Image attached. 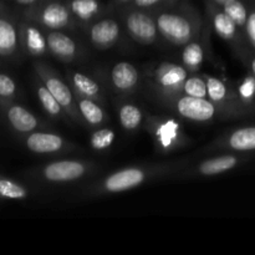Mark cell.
Returning <instances> with one entry per match:
<instances>
[{
  "label": "cell",
  "instance_id": "e575fe53",
  "mask_svg": "<svg viewBox=\"0 0 255 255\" xmlns=\"http://www.w3.org/2000/svg\"><path fill=\"white\" fill-rule=\"evenodd\" d=\"M251 69H252V72H253V76L255 77V57H253L251 61Z\"/></svg>",
  "mask_w": 255,
  "mask_h": 255
},
{
  "label": "cell",
  "instance_id": "8992f818",
  "mask_svg": "<svg viewBox=\"0 0 255 255\" xmlns=\"http://www.w3.org/2000/svg\"><path fill=\"white\" fill-rule=\"evenodd\" d=\"M89 164L81 161L64 159L49 163L42 171L44 178L54 183H65L82 178L89 172Z\"/></svg>",
  "mask_w": 255,
  "mask_h": 255
},
{
  "label": "cell",
  "instance_id": "1f68e13d",
  "mask_svg": "<svg viewBox=\"0 0 255 255\" xmlns=\"http://www.w3.org/2000/svg\"><path fill=\"white\" fill-rule=\"evenodd\" d=\"M246 31L248 35V40L252 46L255 49V10L248 15V20L246 24Z\"/></svg>",
  "mask_w": 255,
  "mask_h": 255
},
{
  "label": "cell",
  "instance_id": "6da1fadb",
  "mask_svg": "<svg viewBox=\"0 0 255 255\" xmlns=\"http://www.w3.org/2000/svg\"><path fill=\"white\" fill-rule=\"evenodd\" d=\"M173 107L182 117L196 122L212 121L217 115L228 116L222 107L208 97H192L184 95L179 99H173Z\"/></svg>",
  "mask_w": 255,
  "mask_h": 255
},
{
  "label": "cell",
  "instance_id": "d4e9b609",
  "mask_svg": "<svg viewBox=\"0 0 255 255\" xmlns=\"http://www.w3.org/2000/svg\"><path fill=\"white\" fill-rule=\"evenodd\" d=\"M182 91L192 97H208V87L206 79L199 76H189L184 80Z\"/></svg>",
  "mask_w": 255,
  "mask_h": 255
},
{
  "label": "cell",
  "instance_id": "2e32d148",
  "mask_svg": "<svg viewBox=\"0 0 255 255\" xmlns=\"http://www.w3.org/2000/svg\"><path fill=\"white\" fill-rule=\"evenodd\" d=\"M7 119H9L11 126L19 132L34 131L39 125L36 117L31 112H29L24 107L17 106V105L10 107L7 111Z\"/></svg>",
  "mask_w": 255,
  "mask_h": 255
},
{
  "label": "cell",
  "instance_id": "f1b7e54d",
  "mask_svg": "<svg viewBox=\"0 0 255 255\" xmlns=\"http://www.w3.org/2000/svg\"><path fill=\"white\" fill-rule=\"evenodd\" d=\"M0 196L10 199H21L27 196L26 189L7 179H0Z\"/></svg>",
  "mask_w": 255,
  "mask_h": 255
},
{
  "label": "cell",
  "instance_id": "9a60e30c",
  "mask_svg": "<svg viewBox=\"0 0 255 255\" xmlns=\"http://www.w3.org/2000/svg\"><path fill=\"white\" fill-rule=\"evenodd\" d=\"M154 136L158 142V146L164 149H169L179 143L182 134L179 125L168 120V121L159 122L157 126H154Z\"/></svg>",
  "mask_w": 255,
  "mask_h": 255
},
{
  "label": "cell",
  "instance_id": "ac0fdd59",
  "mask_svg": "<svg viewBox=\"0 0 255 255\" xmlns=\"http://www.w3.org/2000/svg\"><path fill=\"white\" fill-rule=\"evenodd\" d=\"M72 86L76 90L77 95L80 96L92 99L95 101L102 100V92L99 84L95 82L91 77L81 74V72H72L71 74Z\"/></svg>",
  "mask_w": 255,
  "mask_h": 255
},
{
  "label": "cell",
  "instance_id": "4fadbf2b",
  "mask_svg": "<svg viewBox=\"0 0 255 255\" xmlns=\"http://www.w3.org/2000/svg\"><path fill=\"white\" fill-rule=\"evenodd\" d=\"M40 19L42 24L50 29H62L70 22V11L64 4L50 2L42 9Z\"/></svg>",
  "mask_w": 255,
  "mask_h": 255
},
{
  "label": "cell",
  "instance_id": "5b68a950",
  "mask_svg": "<svg viewBox=\"0 0 255 255\" xmlns=\"http://www.w3.org/2000/svg\"><path fill=\"white\" fill-rule=\"evenodd\" d=\"M188 77L187 67L179 66L173 62H163L156 69L153 75L154 84L167 96H174L182 91L184 80Z\"/></svg>",
  "mask_w": 255,
  "mask_h": 255
},
{
  "label": "cell",
  "instance_id": "ffe728a7",
  "mask_svg": "<svg viewBox=\"0 0 255 255\" xmlns=\"http://www.w3.org/2000/svg\"><path fill=\"white\" fill-rule=\"evenodd\" d=\"M17 35L14 25L5 19H0V55H9L16 47Z\"/></svg>",
  "mask_w": 255,
  "mask_h": 255
},
{
  "label": "cell",
  "instance_id": "d590c367",
  "mask_svg": "<svg viewBox=\"0 0 255 255\" xmlns=\"http://www.w3.org/2000/svg\"><path fill=\"white\" fill-rule=\"evenodd\" d=\"M19 2H22V4H30V2H34L35 0H17Z\"/></svg>",
  "mask_w": 255,
  "mask_h": 255
},
{
  "label": "cell",
  "instance_id": "52a82bcc",
  "mask_svg": "<svg viewBox=\"0 0 255 255\" xmlns=\"http://www.w3.org/2000/svg\"><path fill=\"white\" fill-rule=\"evenodd\" d=\"M126 27L134 40L143 44L153 42L157 37V22L149 15L141 11H132L126 17Z\"/></svg>",
  "mask_w": 255,
  "mask_h": 255
},
{
  "label": "cell",
  "instance_id": "e0dca14e",
  "mask_svg": "<svg viewBox=\"0 0 255 255\" xmlns=\"http://www.w3.org/2000/svg\"><path fill=\"white\" fill-rule=\"evenodd\" d=\"M76 100L81 117L87 124L91 126H99V125L104 124L106 120V115L95 100L87 99V97L80 96V95H77Z\"/></svg>",
  "mask_w": 255,
  "mask_h": 255
},
{
  "label": "cell",
  "instance_id": "603a6c76",
  "mask_svg": "<svg viewBox=\"0 0 255 255\" xmlns=\"http://www.w3.org/2000/svg\"><path fill=\"white\" fill-rule=\"evenodd\" d=\"M25 42H26L27 50L36 56L45 54L47 49L46 37L41 34L39 29L34 26H27L25 30Z\"/></svg>",
  "mask_w": 255,
  "mask_h": 255
},
{
  "label": "cell",
  "instance_id": "44dd1931",
  "mask_svg": "<svg viewBox=\"0 0 255 255\" xmlns=\"http://www.w3.org/2000/svg\"><path fill=\"white\" fill-rule=\"evenodd\" d=\"M120 124L127 131H133L137 127H139L142 122V115L141 109L133 104H126L120 109L119 112Z\"/></svg>",
  "mask_w": 255,
  "mask_h": 255
},
{
  "label": "cell",
  "instance_id": "d6986e66",
  "mask_svg": "<svg viewBox=\"0 0 255 255\" xmlns=\"http://www.w3.org/2000/svg\"><path fill=\"white\" fill-rule=\"evenodd\" d=\"M213 26L216 32L224 40H234L237 37L238 25L231 19L226 11H216L213 14Z\"/></svg>",
  "mask_w": 255,
  "mask_h": 255
},
{
  "label": "cell",
  "instance_id": "30bf717a",
  "mask_svg": "<svg viewBox=\"0 0 255 255\" xmlns=\"http://www.w3.org/2000/svg\"><path fill=\"white\" fill-rule=\"evenodd\" d=\"M138 80V71L131 62H117L111 71L112 84H114L115 89L121 92H128L133 90Z\"/></svg>",
  "mask_w": 255,
  "mask_h": 255
},
{
  "label": "cell",
  "instance_id": "d6a6232c",
  "mask_svg": "<svg viewBox=\"0 0 255 255\" xmlns=\"http://www.w3.org/2000/svg\"><path fill=\"white\" fill-rule=\"evenodd\" d=\"M134 4L138 5V6H152V5L157 4V2H159L161 0H133Z\"/></svg>",
  "mask_w": 255,
  "mask_h": 255
},
{
  "label": "cell",
  "instance_id": "8d00e7d4",
  "mask_svg": "<svg viewBox=\"0 0 255 255\" xmlns=\"http://www.w3.org/2000/svg\"><path fill=\"white\" fill-rule=\"evenodd\" d=\"M122 1H127V0H122Z\"/></svg>",
  "mask_w": 255,
  "mask_h": 255
},
{
  "label": "cell",
  "instance_id": "f546056e",
  "mask_svg": "<svg viewBox=\"0 0 255 255\" xmlns=\"http://www.w3.org/2000/svg\"><path fill=\"white\" fill-rule=\"evenodd\" d=\"M238 95L243 101L248 104H253V99L255 96V77L248 76L246 77L238 89Z\"/></svg>",
  "mask_w": 255,
  "mask_h": 255
},
{
  "label": "cell",
  "instance_id": "484cf974",
  "mask_svg": "<svg viewBox=\"0 0 255 255\" xmlns=\"http://www.w3.org/2000/svg\"><path fill=\"white\" fill-rule=\"evenodd\" d=\"M71 11L82 20H89L99 11L97 0H72Z\"/></svg>",
  "mask_w": 255,
  "mask_h": 255
},
{
  "label": "cell",
  "instance_id": "4316f807",
  "mask_svg": "<svg viewBox=\"0 0 255 255\" xmlns=\"http://www.w3.org/2000/svg\"><path fill=\"white\" fill-rule=\"evenodd\" d=\"M223 10L238 26H246L249 14L243 2H241L239 0H233V1L224 5Z\"/></svg>",
  "mask_w": 255,
  "mask_h": 255
},
{
  "label": "cell",
  "instance_id": "836d02e7",
  "mask_svg": "<svg viewBox=\"0 0 255 255\" xmlns=\"http://www.w3.org/2000/svg\"><path fill=\"white\" fill-rule=\"evenodd\" d=\"M214 2H217V4H219V5H226V4H228V2H231V1H233V0H213Z\"/></svg>",
  "mask_w": 255,
  "mask_h": 255
},
{
  "label": "cell",
  "instance_id": "9c48e42d",
  "mask_svg": "<svg viewBox=\"0 0 255 255\" xmlns=\"http://www.w3.org/2000/svg\"><path fill=\"white\" fill-rule=\"evenodd\" d=\"M27 148L35 153H56L66 147V142L61 136L46 132H35L26 139Z\"/></svg>",
  "mask_w": 255,
  "mask_h": 255
},
{
  "label": "cell",
  "instance_id": "3957f363",
  "mask_svg": "<svg viewBox=\"0 0 255 255\" xmlns=\"http://www.w3.org/2000/svg\"><path fill=\"white\" fill-rule=\"evenodd\" d=\"M37 71H39L40 76L44 81V85L54 95L55 99L59 101L64 111L76 121H81V114L79 111V106H76V104H75V97L71 89L59 76H56L54 72L47 70L42 65L37 67Z\"/></svg>",
  "mask_w": 255,
  "mask_h": 255
},
{
  "label": "cell",
  "instance_id": "277c9868",
  "mask_svg": "<svg viewBox=\"0 0 255 255\" xmlns=\"http://www.w3.org/2000/svg\"><path fill=\"white\" fill-rule=\"evenodd\" d=\"M148 177V169L141 167H129L110 174L102 183V188L109 193H120L141 186Z\"/></svg>",
  "mask_w": 255,
  "mask_h": 255
},
{
  "label": "cell",
  "instance_id": "83f0119b",
  "mask_svg": "<svg viewBox=\"0 0 255 255\" xmlns=\"http://www.w3.org/2000/svg\"><path fill=\"white\" fill-rule=\"evenodd\" d=\"M115 139V132L109 128H102L95 132L91 137V147L97 151L107 149Z\"/></svg>",
  "mask_w": 255,
  "mask_h": 255
},
{
  "label": "cell",
  "instance_id": "7c38bea8",
  "mask_svg": "<svg viewBox=\"0 0 255 255\" xmlns=\"http://www.w3.org/2000/svg\"><path fill=\"white\" fill-rule=\"evenodd\" d=\"M222 144L224 148L233 149V151H255V126L236 129L227 136Z\"/></svg>",
  "mask_w": 255,
  "mask_h": 255
},
{
  "label": "cell",
  "instance_id": "7a4b0ae2",
  "mask_svg": "<svg viewBox=\"0 0 255 255\" xmlns=\"http://www.w3.org/2000/svg\"><path fill=\"white\" fill-rule=\"evenodd\" d=\"M158 31L174 45H186L194 35L192 20L177 12H162L156 19Z\"/></svg>",
  "mask_w": 255,
  "mask_h": 255
},
{
  "label": "cell",
  "instance_id": "cb8c5ba5",
  "mask_svg": "<svg viewBox=\"0 0 255 255\" xmlns=\"http://www.w3.org/2000/svg\"><path fill=\"white\" fill-rule=\"evenodd\" d=\"M37 96H39V100L40 102H41L44 110L50 115V116H61L64 109H62L61 105L59 104V101L55 99L54 95L49 91V89H47L45 85H40V86L37 87Z\"/></svg>",
  "mask_w": 255,
  "mask_h": 255
},
{
  "label": "cell",
  "instance_id": "8fae6325",
  "mask_svg": "<svg viewBox=\"0 0 255 255\" xmlns=\"http://www.w3.org/2000/svg\"><path fill=\"white\" fill-rule=\"evenodd\" d=\"M47 47L56 57L61 60H72L77 54V45L66 34L51 31L46 35Z\"/></svg>",
  "mask_w": 255,
  "mask_h": 255
},
{
  "label": "cell",
  "instance_id": "7402d4cb",
  "mask_svg": "<svg viewBox=\"0 0 255 255\" xmlns=\"http://www.w3.org/2000/svg\"><path fill=\"white\" fill-rule=\"evenodd\" d=\"M182 60H183L184 66L188 70L196 71L202 66L204 60L203 47L199 42H188L182 54Z\"/></svg>",
  "mask_w": 255,
  "mask_h": 255
},
{
  "label": "cell",
  "instance_id": "5bb4252c",
  "mask_svg": "<svg viewBox=\"0 0 255 255\" xmlns=\"http://www.w3.org/2000/svg\"><path fill=\"white\" fill-rule=\"evenodd\" d=\"M238 163V157L233 156V154H224V156L216 157V158L207 159V161L202 162L197 171L202 176H216V174L231 171L234 167H237Z\"/></svg>",
  "mask_w": 255,
  "mask_h": 255
},
{
  "label": "cell",
  "instance_id": "4dcf8cb0",
  "mask_svg": "<svg viewBox=\"0 0 255 255\" xmlns=\"http://www.w3.org/2000/svg\"><path fill=\"white\" fill-rule=\"evenodd\" d=\"M15 91H16V85L11 77L0 74V96L10 97L15 94Z\"/></svg>",
  "mask_w": 255,
  "mask_h": 255
},
{
  "label": "cell",
  "instance_id": "ba28073f",
  "mask_svg": "<svg viewBox=\"0 0 255 255\" xmlns=\"http://www.w3.org/2000/svg\"><path fill=\"white\" fill-rule=\"evenodd\" d=\"M92 44L99 49L111 47L120 37V26L115 20L102 19L94 24L90 30Z\"/></svg>",
  "mask_w": 255,
  "mask_h": 255
}]
</instances>
